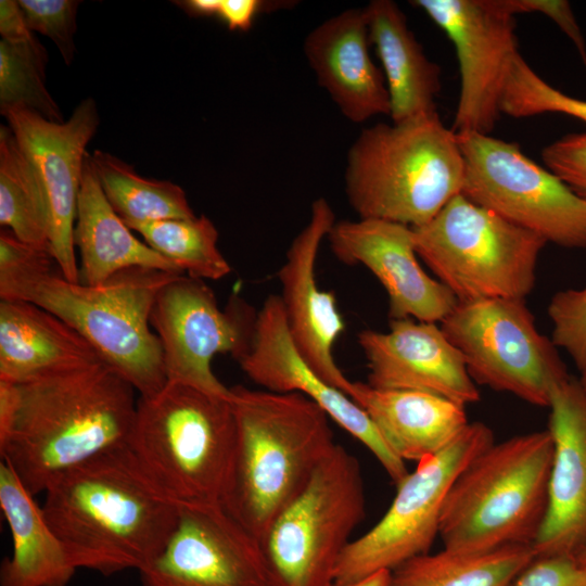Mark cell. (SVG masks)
I'll return each mask as SVG.
<instances>
[{"label": "cell", "mask_w": 586, "mask_h": 586, "mask_svg": "<svg viewBox=\"0 0 586 586\" xmlns=\"http://www.w3.org/2000/svg\"><path fill=\"white\" fill-rule=\"evenodd\" d=\"M41 508L71 563L104 576L146 568L167 543L180 511L127 444L56 476Z\"/></svg>", "instance_id": "cell-1"}, {"label": "cell", "mask_w": 586, "mask_h": 586, "mask_svg": "<svg viewBox=\"0 0 586 586\" xmlns=\"http://www.w3.org/2000/svg\"><path fill=\"white\" fill-rule=\"evenodd\" d=\"M15 384L16 413L0 455L33 496L63 472L127 444L137 391L103 361Z\"/></svg>", "instance_id": "cell-2"}, {"label": "cell", "mask_w": 586, "mask_h": 586, "mask_svg": "<svg viewBox=\"0 0 586 586\" xmlns=\"http://www.w3.org/2000/svg\"><path fill=\"white\" fill-rule=\"evenodd\" d=\"M237 435L221 504L256 539L336 446L331 418L300 393L230 387Z\"/></svg>", "instance_id": "cell-3"}, {"label": "cell", "mask_w": 586, "mask_h": 586, "mask_svg": "<svg viewBox=\"0 0 586 586\" xmlns=\"http://www.w3.org/2000/svg\"><path fill=\"white\" fill-rule=\"evenodd\" d=\"M177 275L184 273L132 267L89 285L43 268L0 276V298L30 302L52 313L139 396H150L167 382L161 343L151 330V309L158 291Z\"/></svg>", "instance_id": "cell-4"}, {"label": "cell", "mask_w": 586, "mask_h": 586, "mask_svg": "<svg viewBox=\"0 0 586 586\" xmlns=\"http://www.w3.org/2000/svg\"><path fill=\"white\" fill-rule=\"evenodd\" d=\"M464 161L437 112L364 128L348 149L345 193L359 218L420 227L461 194Z\"/></svg>", "instance_id": "cell-5"}, {"label": "cell", "mask_w": 586, "mask_h": 586, "mask_svg": "<svg viewBox=\"0 0 586 586\" xmlns=\"http://www.w3.org/2000/svg\"><path fill=\"white\" fill-rule=\"evenodd\" d=\"M553 441L549 430L494 442L460 472L446 496L444 548L485 552L532 546L548 509Z\"/></svg>", "instance_id": "cell-6"}, {"label": "cell", "mask_w": 586, "mask_h": 586, "mask_svg": "<svg viewBox=\"0 0 586 586\" xmlns=\"http://www.w3.org/2000/svg\"><path fill=\"white\" fill-rule=\"evenodd\" d=\"M230 398L166 382L139 396L127 445L152 482L179 505L221 502L235 446Z\"/></svg>", "instance_id": "cell-7"}, {"label": "cell", "mask_w": 586, "mask_h": 586, "mask_svg": "<svg viewBox=\"0 0 586 586\" xmlns=\"http://www.w3.org/2000/svg\"><path fill=\"white\" fill-rule=\"evenodd\" d=\"M412 230L418 256L458 302L525 300L547 244L462 193Z\"/></svg>", "instance_id": "cell-8"}, {"label": "cell", "mask_w": 586, "mask_h": 586, "mask_svg": "<svg viewBox=\"0 0 586 586\" xmlns=\"http://www.w3.org/2000/svg\"><path fill=\"white\" fill-rule=\"evenodd\" d=\"M356 457L337 445L257 539L270 586H330L365 517Z\"/></svg>", "instance_id": "cell-9"}, {"label": "cell", "mask_w": 586, "mask_h": 586, "mask_svg": "<svg viewBox=\"0 0 586 586\" xmlns=\"http://www.w3.org/2000/svg\"><path fill=\"white\" fill-rule=\"evenodd\" d=\"M438 324L461 353L475 384L549 407L553 386L570 377L551 337L538 331L525 300L458 302Z\"/></svg>", "instance_id": "cell-10"}, {"label": "cell", "mask_w": 586, "mask_h": 586, "mask_svg": "<svg viewBox=\"0 0 586 586\" xmlns=\"http://www.w3.org/2000/svg\"><path fill=\"white\" fill-rule=\"evenodd\" d=\"M464 161L462 194L509 222L566 249H586V201L527 157L520 145L457 132Z\"/></svg>", "instance_id": "cell-11"}, {"label": "cell", "mask_w": 586, "mask_h": 586, "mask_svg": "<svg viewBox=\"0 0 586 586\" xmlns=\"http://www.w3.org/2000/svg\"><path fill=\"white\" fill-rule=\"evenodd\" d=\"M495 442L493 431L482 422H469L443 450L418 462L397 486L385 514L342 552L334 571V584L365 579L391 572L404 562L430 552L440 532L448 491L466 466Z\"/></svg>", "instance_id": "cell-12"}, {"label": "cell", "mask_w": 586, "mask_h": 586, "mask_svg": "<svg viewBox=\"0 0 586 586\" xmlns=\"http://www.w3.org/2000/svg\"><path fill=\"white\" fill-rule=\"evenodd\" d=\"M256 315L240 297L221 309L204 280L175 276L158 291L150 315L167 382L230 398V387L214 374L212 360L217 354H230L235 360L246 354Z\"/></svg>", "instance_id": "cell-13"}, {"label": "cell", "mask_w": 586, "mask_h": 586, "mask_svg": "<svg viewBox=\"0 0 586 586\" xmlns=\"http://www.w3.org/2000/svg\"><path fill=\"white\" fill-rule=\"evenodd\" d=\"M455 46L460 92L453 130L489 135L501 114L500 101L520 54L514 16L495 0H416Z\"/></svg>", "instance_id": "cell-14"}, {"label": "cell", "mask_w": 586, "mask_h": 586, "mask_svg": "<svg viewBox=\"0 0 586 586\" xmlns=\"http://www.w3.org/2000/svg\"><path fill=\"white\" fill-rule=\"evenodd\" d=\"M143 586H270L257 539L221 502L180 505Z\"/></svg>", "instance_id": "cell-15"}, {"label": "cell", "mask_w": 586, "mask_h": 586, "mask_svg": "<svg viewBox=\"0 0 586 586\" xmlns=\"http://www.w3.org/2000/svg\"><path fill=\"white\" fill-rule=\"evenodd\" d=\"M1 114L42 184L49 214L50 252L60 273L71 282H80L73 232L86 148L100 124L95 102L91 98L81 101L63 123L22 107Z\"/></svg>", "instance_id": "cell-16"}, {"label": "cell", "mask_w": 586, "mask_h": 586, "mask_svg": "<svg viewBox=\"0 0 586 586\" xmlns=\"http://www.w3.org/2000/svg\"><path fill=\"white\" fill-rule=\"evenodd\" d=\"M257 385L275 393H300L318 404L341 428L362 443L397 485L409 473L385 444L365 410L327 383L296 348L279 295H269L257 310L246 354L237 360Z\"/></svg>", "instance_id": "cell-17"}, {"label": "cell", "mask_w": 586, "mask_h": 586, "mask_svg": "<svg viewBox=\"0 0 586 586\" xmlns=\"http://www.w3.org/2000/svg\"><path fill=\"white\" fill-rule=\"evenodd\" d=\"M327 239L340 262L362 265L380 281L391 320L440 323L458 303L444 284L422 269L411 227L372 218L341 220Z\"/></svg>", "instance_id": "cell-18"}, {"label": "cell", "mask_w": 586, "mask_h": 586, "mask_svg": "<svg viewBox=\"0 0 586 586\" xmlns=\"http://www.w3.org/2000/svg\"><path fill=\"white\" fill-rule=\"evenodd\" d=\"M334 224L335 215L329 202L323 198L315 200L306 226L293 239L278 271L279 296L288 329L301 355L327 383L348 396L353 382L333 356L345 322L335 294L319 288L315 271L320 244Z\"/></svg>", "instance_id": "cell-19"}, {"label": "cell", "mask_w": 586, "mask_h": 586, "mask_svg": "<svg viewBox=\"0 0 586 586\" xmlns=\"http://www.w3.org/2000/svg\"><path fill=\"white\" fill-rule=\"evenodd\" d=\"M357 340L371 387L425 392L464 407L480 400L461 353L438 323L391 320L387 332L362 330Z\"/></svg>", "instance_id": "cell-20"}, {"label": "cell", "mask_w": 586, "mask_h": 586, "mask_svg": "<svg viewBox=\"0 0 586 586\" xmlns=\"http://www.w3.org/2000/svg\"><path fill=\"white\" fill-rule=\"evenodd\" d=\"M548 430L553 441L548 509L532 548L586 564V390L568 377L551 392Z\"/></svg>", "instance_id": "cell-21"}, {"label": "cell", "mask_w": 586, "mask_h": 586, "mask_svg": "<svg viewBox=\"0 0 586 586\" xmlns=\"http://www.w3.org/2000/svg\"><path fill=\"white\" fill-rule=\"evenodd\" d=\"M370 44L365 8L328 18L304 40L305 58L317 82L353 123L391 112L385 78L371 59Z\"/></svg>", "instance_id": "cell-22"}, {"label": "cell", "mask_w": 586, "mask_h": 586, "mask_svg": "<svg viewBox=\"0 0 586 586\" xmlns=\"http://www.w3.org/2000/svg\"><path fill=\"white\" fill-rule=\"evenodd\" d=\"M348 396L404 462H419L440 453L469 423L464 406L425 392L380 390L353 382Z\"/></svg>", "instance_id": "cell-23"}, {"label": "cell", "mask_w": 586, "mask_h": 586, "mask_svg": "<svg viewBox=\"0 0 586 586\" xmlns=\"http://www.w3.org/2000/svg\"><path fill=\"white\" fill-rule=\"evenodd\" d=\"M99 361L95 349L52 313L30 302L0 298V380L21 383Z\"/></svg>", "instance_id": "cell-24"}, {"label": "cell", "mask_w": 586, "mask_h": 586, "mask_svg": "<svg viewBox=\"0 0 586 586\" xmlns=\"http://www.w3.org/2000/svg\"><path fill=\"white\" fill-rule=\"evenodd\" d=\"M73 241L80 254L79 278L85 284H102L132 267L183 273L136 238L116 214L103 193L89 153L84 163Z\"/></svg>", "instance_id": "cell-25"}, {"label": "cell", "mask_w": 586, "mask_h": 586, "mask_svg": "<svg viewBox=\"0 0 586 586\" xmlns=\"http://www.w3.org/2000/svg\"><path fill=\"white\" fill-rule=\"evenodd\" d=\"M365 11L370 42L382 64L392 123L437 112L441 67L425 55L402 9L392 0H372Z\"/></svg>", "instance_id": "cell-26"}, {"label": "cell", "mask_w": 586, "mask_h": 586, "mask_svg": "<svg viewBox=\"0 0 586 586\" xmlns=\"http://www.w3.org/2000/svg\"><path fill=\"white\" fill-rule=\"evenodd\" d=\"M0 507L9 524L13 551L0 568V586H67L77 569L42 508L12 467L0 461Z\"/></svg>", "instance_id": "cell-27"}, {"label": "cell", "mask_w": 586, "mask_h": 586, "mask_svg": "<svg viewBox=\"0 0 586 586\" xmlns=\"http://www.w3.org/2000/svg\"><path fill=\"white\" fill-rule=\"evenodd\" d=\"M535 558L530 545L485 552L443 549L417 556L388 573L386 586H512Z\"/></svg>", "instance_id": "cell-28"}, {"label": "cell", "mask_w": 586, "mask_h": 586, "mask_svg": "<svg viewBox=\"0 0 586 586\" xmlns=\"http://www.w3.org/2000/svg\"><path fill=\"white\" fill-rule=\"evenodd\" d=\"M91 162L106 200L126 225L196 216L180 186L142 177L120 158L100 150L91 154Z\"/></svg>", "instance_id": "cell-29"}, {"label": "cell", "mask_w": 586, "mask_h": 586, "mask_svg": "<svg viewBox=\"0 0 586 586\" xmlns=\"http://www.w3.org/2000/svg\"><path fill=\"white\" fill-rule=\"evenodd\" d=\"M0 225L21 241L50 252L44 191L9 125L0 127Z\"/></svg>", "instance_id": "cell-30"}, {"label": "cell", "mask_w": 586, "mask_h": 586, "mask_svg": "<svg viewBox=\"0 0 586 586\" xmlns=\"http://www.w3.org/2000/svg\"><path fill=\"white\" fill-rule=\"evenodd\" d=\"M127 226L184 275L201 280H219L231 271L217 246V228L205 215Z\"/></svg>", "instance_id": "cell-31"}, {"label": "cell", "mask_w": 586, "mask_h": 586, "mask_svg": "<svg viewBox=\"0 0 586 586\" xmlns=\"http://www.w3.org/2000/svg\"><path fill=\"white\" fill-rule=\"evenodd\" d=\"M48 53L43 48L0 41V111L27 109L63 123L59 105L46 88Z\"/></svg>", "instance_id": "cell-32"}, {"label": "cell", "mask_w": 586, "mask_h": 586, "mask_svg": "<svg viewBox=\"0 0 586 586\" xmlns=\"http://www.w3.org/2000/svg\"><path fill=\"white\" fill-rule=\"evenodd\" d=\"M500 112L515 118L561 113L586 123V100L550 86L519 54L504 89Z\"/></svg>", "instance_id": "cell-33"}, {"label": "cell", "mask_w": 586, "mask_h": 586, "mask_svg": "<svg viewBox=\"0 0 586 586\" xmlns=\"http://www.w3.org/2000/svg\"><path fill=\"white\" fill-rule=\"evenodd\" d=\"M551 340L582 372L586 368V284L557 292L548 305Z\"/></svg>", "instance_id": "cell-34"}, {"label": "cell", "mask_w": 586, "mask_h": 586, "mask_svg": "<svg viewBox=\"0 0 586 586\" xmlns=\"http://www.w3.org/2000/svg\"><path fill=\"white\" fill-rule=\"evenodd\" d=\"M17 2L29 29L50 38L64 62L71 64L75 55L74 35L80 1L20 0Z\"/></svg>", "instance_id": "cell-35"}, {"label": "cell", "mask_w": 586, "mask_h": 586, "mask_svg": "<svg viewBox=\"0 0 586 586\" xmlns=\"http://www.w3.org/2000/svg\"><path fill=\"white\" fill-rule=\"evenodd\" d=\"M546 167L586 201V132L569 133L542 152Z\"/></svg>", "instance_id": "cell-36"}, {"label": "cell", "mask_w": 586, "mask_h": 586, "mask_svg": "<svg viewBox=\"0 0 586 586\" xmlns=\"http://www.w3.org/2000/svg\"><path fill=\"white\" fill-rule=\"evenodd\" d=\"M512 586H586V564L556 556H535Z\"/></svg>", "instance_id": "cell-37"}, {"label": "cell", "mask_w": 586, "mask_h": 586, "mask_svg": "<svg viewBox=\"0 0 586 586\" xmlns=\"http://www.w3.org/2000/svg\"><path fill=\"white\" fill-rule=\"evenodd\" d=\"M496 5L509 15L542 13L552 20L572 40L586 66V44L568 1L563 0H495Z\"/></svg>", "instance_id": "cell-38"}, {"label": "cell", "mask_w": 586, "mask_h": 586, "mask_svg": "<svg viewBox=\"0 0 586 586\" xmlns=\"http://www.w3.org/2000/svg\"><path fill=\"white\" fill-rule=\"evenodd\" d=\"M53 256L48 250L29 245L9 229L0 232V276L51 268Z\"/></svg>", "instance_id": "cell-39"}, {"label": "cell", "mask_w": 586, "mask_h": 586, "mask_svg": "<svg viewBox=\"0 0 586 586\" xmlns=\"http://www.w3.org/2000/svg\"><path fill=\"white\" fill-rule=\"evenodd\" d=\"M0 34L2 40L31 48H43L29 29L17 1H0Z\"/></svg>", "instance_id": "cell-40"}, {"label": "cell", "mask_w": 586, "mask_h": 586, "mask_svg": "<svg viewBox=\"0 0 586 586\" xmlns=\"http://www.w3.org/2000/svg\"><path fill=\"white\" fill-rule=\"evenodd\" d=\"M259 0H218L216 14L231 30L246 31L255 16L267 7Z\"/></svg>", "instance_id": "cell-41"}, {"label": "cell", "mask_w": 586, "mask_h": 586, "mask_svg": "<svg viewBox=\"0 0 586 586\" xmlns=\"http://www.w3.org/2000/svg\"><path fill=\"white\" fill-rule=\"evenodd\" d=\"M17 407V387L10 381L0 380V449L10 437Z\"/></svg>", "instance_id": "cell-42"}, {"label": "cell", "mask_w": 586, "mask_h": 586, "mask_svg": "<svg viewBox=\"0 0 586 586\" xmlns=\"http://www.w3.org/2000/svg\"><path fill=\"white\" fill-rule=\"evenodd\" d=\"M176 3L191 15L215 16L218 0H186Z\"/></svg>", "instance_id": "cell-43"}, {"label": "cell", "mask_w": 586, "mask_h": 586, "mask_svg": "<svg viewBox=\"0 0 586 586\" xmlns=\"http://www.w3.org/2000/svg\"><path fill=\"white\" fill-rule=\"evenodd\" d=\"M388 573L387 571H382V572H379L377 574H373L365 579H361L359 582H355V583H351V584H344V585H339V584H332L330 586H386V583H387V578H388Z\"/></svg>", "instance_id": "cell-44"}, {"label": "cell", "mask_w": 586, "mask_h": 586, "mask_svg": "<svg viewBox=\"0 0 586 586\" xmlns=\"http://www.w3.org/2000/svg\"><path fill=\"white\" fill-rule=\"evenodd\" d=\"M581 373V377L578 379L582 386L586 390V369H584Z\"/></svg>", "instance_id": "cell-45"}]
</instances>
